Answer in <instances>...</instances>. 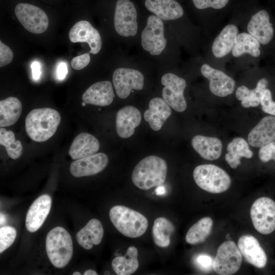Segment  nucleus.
Masks as SVG:
<instances>
[{
    "label": "nucleus",
    "instance_id": "obj_1",
    "mask_svg": "<svg viewBox=\"0 0 275 275\" xmlns=\"http://www.w3.org/2000/svg\"><path fill=\"white\" fill-rule=\"evenodd\" d=\"M60 121V115L54 109H34L25 118V131L33 141L37 142H45L53 135Z\"/></svg>",
    "mask_w": 275,
    "mask_h": 275
},
{
    "label": "nucleus",
    "instance_id": "obj_2",
    "mask_svg": "<svg viewBox=\"0 0 275 275\" xmlns=\"http://www.w3.org/2000/svg\"><path fill=\"white\" fill-rule=\"evenodd\" d=\"M166 161L155 155L141 160L133 170L131 179L133 184L142 190H148L161 186L165 181L167 173Z\"/></svg>",
    "mask_w": 275,
    "mask_h": 275
},
{
    "label": "nucleus",
    "instance_id": "obj_3",
    "mask_svg": "<svg viewBox=\"0 0 275 275\" xmlns=\"http://www.w3.org/2000/svg\"><path fill=\"white\" fill-rule=\"evenodd\" d=\"M109 216L118 231L127 237L142 236L148 227V221L144 215L124 206L113 207L109 210Z\"/></svg>",
    "mask_w": 275,
    "mask_h": 275
},
{
    "label": "nucleus",
    "instance_id": "obj_4",
    "mask_svg": "<svg viewBox=\"0 0 275 275\" xmlns=\"http://www.w3.org/2000/svg\"><path fill=\"white\" fill-rule=\"evenodd\" d=\"M46 251L52 265L57 268L65 267L73 255V243L68 232L62 227L51 229L46 238Z\"/></svg>",
    "mask_w": 275,
    "mask_h": 275
},
{
    "label": "nucleus",
    "instance_id": "obj_5",
    "mask_svg": "<svg viewBox=\"0 0 275 275\" xmlns=\"http://www.w3.org/2000/svg\"><path fill=\"white\" fill-rule=\"evenodd\" d=\"M194 179L202 189L213 194L223 193L229 189L231 180L222 168L212 164L198 166L193 172Z\"/></svg>",
    "mask_w": 275,
    "mask_h": 275
},
{
    "label": "nucleus",
    "instance_id": "obj_6",
    "mask_svg": "<svg viewBox=\"0 0 275 275\" xmlns=\"http://www.w3.org/2000/svg\"><path fill=\"white\" fill-rule=\"evenodd\" d=\"M242 255L236 243L231 240L222 243L213 259V270L219 275H231L240 268Z\"/></svg>",
    "mask_w": 275,
    "mask_h": 275
},
{
    "label": "nucleus",
    "instance_id": "obj_7",
    "mask_svg": "<svg viewBox=\"0 0 275 275\" xmlns=\"http://www.w3.org/2000/svg\"><path fill=\"white\" fill-rule=\"evenodd\" d=\"M251 217L255 229L262 234L275 230V202L262 197L256 200L251 208Z\"/></svg>",
    "mask_w": 275,
    "mask_h": 275
},
{
    "label": "nucleus",
    "instance_id": "obj_8",
    "mask_svg": "<svg viewBox=\"0 0 275 275\" xmlns=\"http://www.w3.org/2000/svg\"><path fill=\"white\" fill-rule=\"evenodd\" d=\"M16 17L28 31L35 34L44 32L49 23L46 13L40 8L27 3H20L15 8Z\"/></svg>",
    "mask_w": 275,
    "mask_h": 275
},
{
    "label": "nucleus",
    "instance_id": "obj_9",
    "mask_svg": "<svg viewBox=\"0 0 275 275\" xmlns=\"http://www.w3.org/2000/svg\"><path fill=\"white\" fill-rule=\"evenodd\" d=\"M141 43L144 49L151 55L160 54L164 49L167 40L164 36L162 20L155 15L148 17L147 24L141 34Z\"/></svg>",
    "mask_w": 275,
    "mask_h": 275
},
{
    "label": "nucleus",
    "instance_id": "obj_10",
    "mask_svg": "<svg viewBox=\"0 0 275 275\" xmlns=\"http://www.w3.org/2000/svg\"><path fill=\"white\" fill-rule=\"evenodd\" d=\"M161 82L164 87L162 90L163 99L174 110L184 112L187 103L184 97V91L186 86L184 79L172 73L164 74Z\"/></svg>",
    "mask_w": 275,
    "mask_h": 275
},
{
    "label": "nucleus",
    "instance_id": "obj_11",
    "mask_svg": "<svg viewBox=\"0 0 275 275\" xmlns=\"http://www.w3.org/2000/svg\"><path fill=\"white\" fill-rule=\"evenodd\" d=\"M137 13L129 0H118L116 2L114 26L117 33L124 37L134 36L138 31Z\"/></svg>",
    "mask_w": 275,
    "mask_h": 275
},
{
    "label": "nucleus",
    "instance_id": "obj_12",
    "mask_svg": "<svg viewBox=\"0 0 275 275\" xmlns=\"http://www.w3.org/2000/svg\"><path fill=\"white\" fill-rule=\"evenodd\" d=\"M113 82L118 96L121 99H125L130 95L132 90L143 89L144 77L138 70L119 68L113 73Z\"/></svg>",
    "mask_w": 275,
    "mask_h": 275
},
{
    "label": "nucleus",
    "instance_id": "obj_13",
    "mask_svg": "<svg viewBox=\"0 0 275 275\" xmlns=\"http://www.w3.org/2000/svg\"><path fill=\"white\" fill-rule=\"evenodd\" d=\"M69 38L72 43H87L91 50L89 53H98L101 48L102 40L99 32L88 21L77 22L70 29Z\"/></svg>",
    "mask_w": 275,
    "mask_h": 275
},
{
    "label": "nucleus",
    "instance_id": "obj_14",
    "mask_svg": "<svg viewBox=\"0 0 275 275\" xmlns=\"http://www.w3.org/2000/svg\"><path fill=\"white\" fill-rule=\"evenodd\" d=\"M201 72L209 80L210 90L215 96L226 97L234 92V80L223 71L205 64L201 66Z\"/></svg>",
    "mask_w": 275,
    "mask_h": 275
},
{
    "label": "nucleus",
    "instance_id": "obj_15",
    "mask_svg": "<svg viewBox=\"0 0 275 275\" xmlns=\"http://www.w3.org/2000/svg\"><path fill=\"white\" fill-rule=\"evenodd\" d=\"M108 162V158L103 153L76 159L70 165V172L75 177L90 176L99 173L103 170Z\"/></svg>",
    "mask_w": 275,
    "mask_h": 275
},
{
    "label": "nucleus",
    "instance_id": "obj_16",
    "mask_svg": "<svg viewBox=\"0 0 275 275\" xmlns=\"http://www.w3.org/2000/svg\"><path fill=\"white\" fill-rule=\"evenodd\" d=\"M237 246L242 256L248 263L259 268L265 266L267 260L266 255L254 236L242 235L238 240Z\"/></svg>",
    "mask_w": 275,
    "mask_h": 275
},
{
    "label": "nucleus",
    "instance_id": "obj_17",
    "mask_svg": "<svg viewBox=\"0 0 275 275\" xmlns=\"http://www.w3.org/2000/svg\"><path fill=\"white\" fill-rule=\"evenodd\" d=\"M51 206V198L44 194L37 198L30 207L25 218V227L28 231L35 232L43 225Z\"/></svg>",
    "mask_w": 275,
    "mask_h": 275
},
{
    "label": "nucleus",
    "instance_id": "obj_18",
    "mask_svg": "<svg viewBox=\"0 0 275 275\" xmlns=\"http://www.w3.org/2000/svg\"><path fill=\"white\" fill-rule=\"evenodd\" d=\"M142 120L140 111L132 106H125L117 113L116 128L118 135L121 138L127 139L133 135L134 130L141 123Z\"/></svg>",
    "mask_w": 275,
    "mask_h": 275
},
{
    "label": "nucleus",
    "instance_id": "obj_19",
    "mask_svg": "<svg viewBox=\"0 0 275 275\" xmlns=\"http://www.w3.org/2000/svg\"><path fill=\"white\" fill-rule=\"evenodd\" d=\"M248 140L249 144L255 148L275 141V117L263 118L249 132Z\"/></svg>",
    "mask_w": 275,
    "mask_h": 275
},
{
    "label": "nucleus",
    "instance_id": "obj_20",
    "mask_svg": "<svg viewBox=\"0 0 275 275\" xmlns=\"http://www.w3.org/2000/svg\"><path fill=\"white\" fill-rule=\"evenodd\" d=\"M247 29L250 35L263 45L268 44L273 36V29L269 21V14L264 10H260L252 16Z\"/></svg>",
    "mask_w": 275,
    "mask_h": 275
},
{
    "label": "nucleus",
    "instance_id": "obj_21",
    "mask_svg": "<svg viewBox=\"0 0 275 275\" xmlns=\"http://www.w3.org/2000/svg\"><path fill=\"white\" fill-rule=\"evenodd\" d=\"M115 94L111 82L107 80L96 82L84 93L83 102L98 106H107L112 103Z\"/></svg>",
    "mask_w": 275,
    "mask_h": 275
},
{
    "label": "nucleus",
    "instance_id": "obj_22",
    "mask_svg": "<svg viewBox=\"0 0 275 275\" xmlns=\"http://www.w3.org/2000/svg\"><path fill=\"white\" fill-rule=\"evenodd\" d=\"M171 113L170 105L163 99L155 97L150 100L149 108L145 112L144 117L152 130L158 131Z\"/></svg>",
    "mask_w": 275,
    "mask_h": 275
},
{
    "label": "nucleus",
    "instance_id": "obj_23",
    "mask_svg": "<svg viewBox=\"0 0 275 275\" xmlns=\"http://www.w3.org/2000/svg\"><path fill=\"white\" fill-rule=\"evenodd\" d=\"M146 8L161 20H175L181 17L183 10L175 0H145Z\"/></svg>",
    "mask_w": 275,
    "mask_h": 275
},
{
    "label": "nucleus",
    "instance_id": "obj_24",
    "mask_svg": "<svg viewBox=\"0 0 275 275\" xmlns=\"http://www.w3.org/2000/svg\"><path fill=\"white\" fill-rule=\"evenodd\" d=\"M99 148V142L94 136L88 133H81L73 141L68 154L72 159L76 160L96 153Z\"/></svg>",
    "mask_w": 275,
    "mask_h": 275
},
{
    "label": "nucleus",
    "instance_id": "obj_25",
    "mask_svg": "<svg viewBox=\"0 0 275 275\" xmlns=\"http://www.w3.org/2000/svg\"><path fill=\"white\" fill-rule=\"evenodd\" d=\"M191 144L194 149L205 159L214 160L222 154L223 144L216 138L196 135L193 138Z\"/></svg>",
    "mask_w": 275,
    "mask_h": 275
},
{
    "label": "nucleus",
    "instance_id": "obj_26",
    "mask_svg": "<svg viewBox=\"0 0 275 275\" xmlns=\"http://www.w3.org/2000/svg\"><path fill=\"white\" fill-rule=\"evenodd\" d=\"M104 230L101 223L97 219H90L76 234L78 243L85 250H90L93 245H98L102 241Z\"/></svg>",
    "mask_w": 275,
    "mask_h": 275
},
{
    "label": "nucleus",
    "instance_id": "obj_27",
    "mask_svg": "<svg viewBox=\"0 0 275 275\" xmlns=\"http://www.w3.org/2000/svg\"><path fill=\"white\" fill-rule=\"evenodd\" d=\"M238 34V29L234 24L227 25L216 37L212 45L214 56L221 58L226 56L232 50Z\"/></svg>",
    "mask_w": 275,
    "mask_h": 275
},
{
    "label": "nucleus",
    "instance_id": "obj_28",
    "mask_svg": "<svg viewBox=\"0 0 275 275\" xmlns=\"http://www.w3.org/2000/svg\"><path fill=\"white\" fill-rule=\"evenodd\" d=\"M227 153L225 160L232 169H236L240 164L241 157L251 158L253 152L251 150L247 142L242 138H235L227 146Z\"/></svg>",
    "mask_w": 275,
    "mask_h": 275
},
{
    "label": "nucleus",
    "instance_id": "obj_29",
    "mask_svg": "<svg viewBox=\"0 0 275 275\" xmlns=\"http://www.w3.org/2000/svg\"><path fill=\"white\" fill-rule=\"evenodd\" d=\"M138 251L134 246L128 249L124 256L115 258L112 262V266L118 275H130L138 268L139 263L138 259Z\"/></svg>",
    "mask_w": 275,
    "mask_h": 275
},
{
    "label": "nucleus",
    "instance_id": "obj_30",
    "mask_svg": "<svg viewBox=\"0 0 275 275\" xmlns=\"http://www.w3.org/2000/svg\"><path fill=\"white\" fill-rule=\"evenodd\" d=\"M22 104L14 97H9L0 101V126H9L15 124L22 113Z\"/></svg>",
    "mask_w": 275,
    "mask_h": 275
},
{
    "label": "nucleus",
    "instance_id": "obj_31",
    "mask_svg": "<svg viewBox=\"0 0 275 275\" xmlns=\"http://www.w3.org/2000/svg\"><path fill=\"white\" fill-rule=\"evenodd\" d=\"M267 84V80L262 78L258 81L256 87L254 89L251 90L245 86H241L237 89L236 97L241 101L242 106L245 108L258 106L260 104L261 96Z\"/></svg>",
    "mask_w": 275,
    "mask_h": 275
},
{
    "label": "nucleus",
    "instance_id": "obj_32",
    "mask_svg": "<svg viewBox=\"0 0 275 275\" xmlns=\"http://www.w3.org/2000/svg\"><path fill=\"white\" fill-rule=\"evenodd\" d=\"M232 53L235 57H239L245 53L258 57L260 54V43L249 33L239 34L236 37Z\"/></svg>",
    "mask_w": 275,
    "mask_h": 275
},
{
    "label": "nucleus",
    "instance_id": "obj_33",
    "mask_svg": "<svg viewBox=\"0 0 275 275\" xmlns=\"http://www.w3.org/2000/svg\"><path fill=\"white\" fill-rule=\"evenodd\" d=\"M175 227L167 218L159 217L155 219L152 228V237L154 243L160 248H167L171 243L170 237Z\"/></svg>",
    "mask_w": 275,
    "mask_h": 275
},
{
    "label": "nucleus",
    "instance_id": "obj_34",
    "mask_svg": "<svg viewBox=\"0 0 275 275\" xmlns=\"http://www.w3.org/2000/svg\"><path fill=\"white\" fill-rule=\"evenodd\" d=\"M213 221L210 217H204L194 224L187 231L185 240L190 244L204 242L210 234Z\"/></svg>",
    "mask_w": 275,
    "mask_h": 275
},
{
    "label": "nucleus",
    "instance_id": "obj_35",
    "mask_svg": "<svg viewBox=\"0 0 275 275\" xmlns=\"http://www.w3.org/2000/svg\"><path fill=\"white\" fill-rule=\"evenodd\" d=\"M0 144L6 148L8 156L12 159L20 157L22 153V145L19 141H16L14 133L11 130L0 128Z\"/></svg>",
    "mask_w": 275,
    "mask_h": 275
},
{
    "label": "nucleus",
    "instance_id": "obj_36",
    "mask_svg": "<svg viewBox=\"0 0 275 275\" xmlns=\"http://www.w3.org/2000/svg\"><path fill=\"white\" fill-rule=\"evenodd\" d=\"M17 235L16 229L9 226L0 228V253L9 248L14 242Z\"/></svg>",
    "mask_w": 275,
    "mask_h": 275
},
{
    "label": "nucleus",
    "instance_id": "obj_37",
    "mask_svg": "<svg viewBox=\"0 0 275 275\" xmlns=\"http://www.w3.org/2000/svg\"><path fill=\"white\" fill-rule=\"evenodd\" d=\"M260 104L264 112L275 116V102L272 100L271 92L269 89H265L263 91Z\"/></svg>",
    "mask_w": 275,
    "mask_h": 275
},
{
    "label": "nucleus",
    "instance_id": "obj_38",
    "mask_svg": "<svg viewBox=\"0 0 275 275\" xmlns=\"http://www.w3.org/2000/svg\"><path fill=\"white\" fill-rule=\"evenodd\" d=\"M194 6L198 9L212 8L219 9L224 8L229 0H192Z\"/></svg>",
    "mask_w": 275,
    "mask_h": 275
},
{
    "label": "nucleus",
    "instance_id": "obj_39",
    "mask_svg": "<svg viewBox=\"0 0 275 275\" xmlns=\"http://www.w3.org/2000/svg\"><path fill=\"white\" fill-rule=\"evenodd\" d=\"M194 261L196 266L203 271L208 272L213 269V259L207 254H198L195 257Z\"/></svg>",
    "mask_w": 275,
    "mask_h": 275
},
{
    "label": "nucleus",
    "instance_id": "obj_40",
    "mask_svg": "<svg viewBox=\"0 0 275 275\" xmlns=\"http://www.w3.org/2000/svg\"><path fill=\"white\" fill-rule=\"evenodd\" d=\"M259 158L263 162H267L271 160L275 162V141L270 142L260 147Z\"/></svg>",
    "mask_w": 275,
    "mask_h": 275
},
{
    "label": "nucleus",
    "instance_id": "obj_41",
    "mask_svg": "<svg viewBox=\"0 0 275 275\" xmlns=\"http://www.w3.org/2000/svg\"><path fill=\"white\" fill-rule=\"evenodd\" d=\"M13 59V53L7 45L0 41V67L10 64Z\"/></svg>",
    "mask_w": 275,
    "mask_h": 275
},
{
    "label": "nucleus",
    "instance_id": "obj_42",
    "mask_svg": "<svg viewBox=\"0 0 275 275\" xmlns=\"http://www.w3.org/2000/svg\"><path fill=\"white\" fill-rule=\"evenodd\" d=\"M90 62L89 52L73 58L71 61V65L75 70H79L86 67Z\"/></svg>",
    "mask_w": 275,
    "mask_h": 275
},
{
    "label": "nucleus",
    "instance_id": "obj_43",
    "mask_svg": "<svg viewBox=\"0 0 275 275\" xmlns=\"http://www.w3.org/2000/svg\"><path fill=\"white\" fill-rule=\"evenodd\" d=\"M68 73L67 65L64 62H61L59 64L57 69V75L59 79L63 80L66 77Z\"/></svg>",
    "mask_w": 275,
    "mask_h": 275
},
{
    "label": "nucleus",
    "instance_id": "obj_44",
    "mask_svg": "<svg viewBox=\"0 0 275 275\" xmlns=\"http://www.w3.org/2000/svg\"><path fill=\"white\" fill-rule=\"evenodd\" d=\"M32 76L34 79L38 80L41 75V67L38 62L34 61L31 64Z\"/></svg>",
    "mask_w": 275,
    "mask_h": 275
},
{
    "label": "nucleus",
    "instance_id": "obj_45",
    "mask_svg": "<svg viewBox=\"0 0 275 275\" xmlns=\"http://www.w3.org/2000/svg\"><path fill=\"white\" fill-rule=\"evenodd\" d=\"M84 275H97L98 273L92 269H88L84 273Z\"/></svg>",
    "mask_w": 275,
    "mask_h": 275
},
{
    "label": "nucleus",
    "instance_id": "obj_46",
    "mask_svg": "<svg viewBox=\"0 0 275 275\" xmlns=\"http://www.w3.org/2000/svg\"><path fill=\"white\" fill-rule=\"evenodd\" d=\"M6 218L4 214L1 213V225H3L6 222Z\"/></svg>",
    "mask_w": 275,
    "mask_h": 275
},
{
    "label": "nucleus",
    "instance_id": "obj_47",
    "mask_svg": "<svg viewBox=\"0 0 275 275\" xmlns=\"http://www.w3.org/2000/svg\"><path fill=\"white\" fill-rule=\"evenodd\" d=\"M72 274L73 275H80L81 273L79 272L75 271V272H73Z\"/></svg>",
    "mask_w": 275,
    "mask_h": 275
},
{
    "label": "nucleus",
    "instance_id": "obj_48",
    "mask_svg": "<svg viewBox=\"0 0 275 275\" xmlns=\"http://www.w3.org/2000/svg\"><path fill=\"white\" fill-rule=\"evenodd\" d=\"M226 238L227 239H228V240H229L230 239V237L229 236V234H227L226 235Z\"/></svg>",
    "mask_w": 275,
    "mask_h": 275
}]
</instances>
